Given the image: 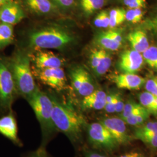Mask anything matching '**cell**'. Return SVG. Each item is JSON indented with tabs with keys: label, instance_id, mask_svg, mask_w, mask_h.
I'll return each instance as SVG.
<instances>
[{
	"label": "cell",
	"instance_id": "836d02e7",
	"mask_svg": "<svg viewBox=\"0 0 157 157\" xmlns=\"http://www.w3.org/2000/svg\"><path fill=\"white\" fill-rule=\"evenodd\" d=\"M82 153L84 157H110L108 154L84 146Z\"/></svg>",
	"mask_w": 157,
	"mask_h": 157
},
{
	"label": "cell",
	"instance_id": "4316f807",
	"mask_svg": "<svg viewBox=\"0 0 157 157\" xmlns=\"http://www.w3.org/2000/svg\"><path fill=\"white\" fill-rule=\"evenodd\" d=\"M143 106L140 103H137L132 100H129L124 104L123 111L120 114H119L118 117L124 120L133 113L139 110Z\"/></svg>",
	"mask_w": 157,
	"mask_h": 157
},
{
	"label": "cell",
	"instance_id": "74e56055",
	"mask_svg": "<svg viewBox=\"0 0 157 157\" xmlns=\"http://www.w3.org/2000/svg\"><path fill=\"white\" fill-rule=\"evenodd\" d=\"M124 104L125 103L124 102L122 96L119 93H118L117 103H116V108H115V113L120 114L121 112H122L124 106Z\"/></svg>",
	"mask_w": 157,
	"mask_h": 157
},
{
	"label": "cell",
	"instance_id": "d590c367",
	"mask_svg": "<svg viewBox=\"0 0 157 157\" xmlns=\"http://www.w3.org/2000/svg\"><path fill=\"white\" fill-rule=\"evenodd\" d=\"M23 157H52L45 147L40 146L39 147L25 154Z\"/></svg>",
	"mask_w": 157,
	"mask_h": 157
},
{
	"label": "cell",
	"instance_id": "9c48e42d",
	"mask_svg": "<svg viewBox=\"0 0 157 157\" xmlns=\"http://www.w3.org/2000/svg\"><path fill=\"white\" fill-rule=\"evenodd\" d=\"M36 76L41 83L57 91L67 88V77L62 67L38 69Z\"/></svg>",
	"mask_w": 157,
	"mask_h": 157
},
{
	"label": "cell",
	"instance_id": "603a6c76",
	"mask_svg": "<svg viewBox=\"0 0 157 157\" xmlns=\"http://www.w3.org/2000/svg\"><path fill=\"white\" fill-rule=\"evenodd\" d=\"M107 3V0H80V6L87 15H90L101 10Z\"/></svg>",
	"mask_w": 157,
	"mask_h": 157
},
{
	"label": "cell",
	"instance_id": "60d3db41",
	"mask_svg": "<svg viewBox=\"0 0 157 157\" xmlns=\"http://www.w3.org/2000/svg\"><path fill=\"white\" fill-rule=\"evenodd\" d=\"M10 1L11 0H0V7L4 6V4H6V3Z\"/></svg>",
	"mask_w": 157,
	"mask_h": 157
},
{
	"label": "cell",
	"instance_id": "9a60e30c",
	"mask_svg": "<svg viewBox=\"0 0 157 157\" xmlns=\"http://www.w3.org/2000/svg\"><path fill=\"white\" fill-rule=\"evenodd\" d=\"M34 61L38 69L61 67L64 64L62 58L46 51H39L34 57Z\"/></svg>",
	"mask_w": 157,
	"mask_h": 157
},
{
	"label": "cell",
	"instance_id": "44dd1931",
	"mask_svg": "<svg viewBox=\"0 0 157 157\" xmlns=\"http://www.w3.org/2000/svg\"><path fill=\"white\" fill-rule=\"evenodd\" d=\"M132 135L134 139L140 136H157V120L147 121L142 125L135 128Z\"/></svg>",
	"mask_w": 157,
	"mask_h": 157
},
{
	"label": "cell",
	"instance_id": "f546056e",
	"mask_svg": "<svg viewBox=\"0 0 157 157\" xmlns=\"http://www.w3.org/2000/svg\"><path fill=\"white\" fill-rule=\"evenodd\" d=\"M117 94L118 93L114 92L107 94L105 105L104 109L108 113H115Z\"/></svg>",
	"mask_w": 157,
	"mask_h": 157
},
{
	"label": "cell",
	"instance_id": "2e32d148",
	"mask_svg": "<svg viewBox=\"0 0 157 157\" xmlns=\"http://www.w3.org/2000/svg\"><path fill=\"white\" fill-rule=\"evenodd\" d=\"M107 95V93L104 90L96 89L90 94L82 98L80 107L84 111H100L104 109Z\"/></svg>",
	"mask_w": 157,
	"mask_h": 157
},
{
	"label": "cell",
	"instance_id": "f1b7e54d",
	"mask_svg": "<svg viewBox=\"0 0 157 157\" xmlns=\"http://www.w3.org/2000/svg\"><path fill=\"white\" fill-rule=\"evenodd\" d=\"M94 25L98 28H108L109 25V12L105 10L100 12L95 17Z\"/></svg>",
	"mask_w": 157,
	"mask_h": 157
},
{
	"label": "cell",
	"instance_id": "7a4b0ae2",
	"mask_svg": "<svg viewBox=\"0 0 157 157\" xmlns=\"http://www.w3.org/2000/svg\"><path fill=\"white\" fill-rule=\"evenodd\" d=\"M37 118L41 132V147H47L59 133L52 119L53 104L50 95L37 88L26 99Z\"/></svg>",
	"mask_w": 157,
	"mask_h": 157
},
{
	"label": "cell",
	"instance_id": "5b68a950",
	"mask_svg": "<svg viewBox=\"0 0 157 157\" xmlns=\"http://www.w3.org/2000/svg\"><path fill=\"white\" fill-rule=\"evenodd\" d=\"M86 138L90 148L108 154L117 151L120 147L109 132L98 121L87 124Z\"/></svg>",
	"mask_w": 157,
	"mask_h": 157
},
{
	"label": "cell",
	"instance_id": "52a82bcc",
	"mask_svg": "<svg viewBox=\"0 0 157 157\" xmlns=\"http://www.w3.org/2000/svg\"><path fill=\"white\" fill-rule=\"evenodd\" d=\"M97 121L104 125L119 146H127L133 140V135L130 134L127 124L119 117L104 116Z\"/></svg>",
	"mask_w": 157,
	"mask_h": 157
},
{
	"label": "cell",
	"instance_id": "277c9868",
	"mask_svg": "<svg viewBox=\"0 0 157 157\" xmlns=\"http://www.w3.org/2000/svg\"><path fill=\"white\" fill-rule=\"evenodd\" d=\"M10 69L17 93L28 99L38 88L31 71L28 56L22 52L17 53L12 59Z\"/></svg>",
	"mask_w": 157,
	"mask_h": 157
},
{
	"label": "cell",
	"instance_id": "4fadbf2b",
	"mask_svg": "<svg viewBox=\"0 0 157 157\" xmlns=\"http://www.w3.org/2000/svg\"><path fill=\"white\" fill-rule=\"evenodd\" d=\"M110 78L118 89L129 90H140L146 81V78L136 73H121L111 76Z\"/></svg>",
	"mask_w": 157,
	"mask_h": 157
},
{
	"label": "cell",
	"instance_id": "7402d4cb",
	"mask_svg": "<svg viewBox=\"0 0 157 157\" xmlns=\"http://www.w3.org/2000/svg\"><path fill=\"white\" fill-rule=\"evenodd\" d=\"M14 39L13 26L4 23H0V49L11 44Z\"/></svg>",
	"mask_w": 157,
	"mask_h": 157
},
{
	"label": "cell",
	"instance_id": "6da1fadb",
	"mask_svg": "<svg viewBox=\"0 0 157 157\" xmlns=\"http://www.w3.org/2000/svg\"><path fill=\"white\" fill-rule=\"evenodd\" d=\"M52 101V119L59 133H62L70 141L76 151L84 148L86 129L88 122L84 116L70 104L60 101L50 95Z\"/></svg>",
	"mask_w": 157,
	"mask_h": 157
},
{
	"label": "cell",
	"instance_id": "8992f818",
	"mask_svg": "<svg viewBox=\"0 0 157 157\" xmlns=\"http://www.w3.org/2000/svg\"><path fill=\"white\" fill-rule=\"evenodd\" d=\"M17 94L11 69L0 59V112L6 114L11 110Z\"/></svg>",
	"mask_w": 157,
	"mask_h": 157
},
{
	"label": "cell",
	"instance_id": "e0dca14e",
	"mask_svg": "<svg viewBox=\"0 0 157 157\" xmlns=\"http://www.w3.org/2000/svg\"><path fill=\"white\" fill-rule=\"evenodd\" d=\"M128 40L132 49L141 54L150 47L147 34L143 30H137L130 33L128 35Z\"/></svg>",
	"mask_w": 157,
	"mask_h": 157
},
{
	"label": "cell",
	"instance_id": "e575fe53",
	"mask_svg": "<svg viewBox=\"0 0 157 157\" xmlns=\"http://www.w3.org/2000/svg\"><path fill=\"white\" fill-rule=\"evenodd\" d=\"M101 48H94L91 51L90 56V66L94 71L95 68L98 66L100 62L101 56Z\"/></svg>",
	"mask_w": 157,
	"mask_h": 157
},
{
	"label": "cell",
	"instance_id": "484cf974",
	"mask_svg": "<svg viewBox=\"0 0 157 157\" xmlns=\"http://www.w3.org/2000/svg\"><path fill=\"white\" fill-rule=\"evenodd\" d=\"M144 62L157 72V46H150L144 52L142 53Z\"/></svg>",
	"mask_w": 157,
	"mask_h": 157
},
{
	"label": "cell",
	"instance_id": "8fae6325",
	"mask_svg": "<svg viewBox=\"0 0 157 157\" xmlns=\"http://www.w3.org/2000/svg\"><path fill=\"white\" fill-rule=\"evenodd\" d=\"M123 38L119 30L115 29L101 32L95 36V43L100 48L106 51H115L122 45Z\"/></svg>",
	"mask_w": 157,
	"mask_h": 157
},
{
	"label": "cell",
	"instance_id": "f35d334b",
	"mask_svg": "<svg viewBox=\"0 0 157 157\" xmlns=\"http://www.w3.org/2000/svg\"><path fill=\"white\" fill-rule=\"evenodd\" d=\"M54 1L58 6L62 8H67L73 6L75 0H51Z\"/></svg>",
	"mask_w": 157,
	"mask_h": 157
},
{
	"label": "cell",
	"instance_id": "7c38bea8",
	"mask_svg": "<svg viewBox=\"0 0 157 157\" xmlns=\"http://www.w3.org/2000/svg\"><path fill=\"white\" fill-rule=\"evenodd\" d=\"M144 62L142 54L134 50H126L120 56L119 67L124 73H135L142 68Z\"/></svg>",
	"mask_w": 157,
	"mask_h": 157
},
{
	"label": "cell",
	"instance_id": "d6a6232c",
	"mask_svg": "<svg viewBox=\"0 0 157 157\" xmlns=\"http://www.w3.org/2000/svg\"><path fill=\"white\" fill-rule=\"evenodd\" d=\"M142 141L152 151L157 150V136H140L136 139Z\"/></svg>",
	"mask_w": 157,
	"mask_h": 157
},
{
	"label": "cell",
	"instance_id": "4dcf8cb0",
	"mask_svg": "<svg viewBox=\"0 0 157 157\" xmlns=\"http://www.w3.org/2000/svg\"><path fill=\"white\" fill-rule=\"evenodd\" d=\"M144 26L157 37V8L144 21Z\"/></svg>",
	"mask_w": 157,
	"mask_h": 157
},
{
	"label": "cell",
	"instance_id": "ba28073f",
	"mask_svg": "<svg viewBox=\"0 0 157 157\" xmlns=\"http://www.w3.org/2000/svg\"><path fill=\"white\" fill-rule=\"evenodd\" d=\"M70 78L73 90L82 98L89 95L96 89L90 74L83 67L73 69L70 73Z\"/></svg>",
	"mask_w": 157,
	"mask_h": 157
},
{
	"label": "cell",
	"instance_id": "8d00e7d4",
	"mask_svg": "<svg viewBox=\"0 0 157 157\" xmlns=\"http://www.w3.org/2000/svg\"><path fill=\"white\" fill-rule=\"evenodd\" d=\"M124 3L129 8H142L146 6V0H124Z\"/></svg>",
	"mask_w": 157,
	"mask_h": 157
},
{
	"label": "cell",
	"instance_id": "ac0fdd59",
	"mask_svg": "<svg viewBox=\"0 0 157 157\" xmlns=\"http://www.w3.org/2000/svg\"><path fill=\"white\" fill-rule=\"evenodd\" d=\"M140 104L157 120V97L147 91H143L139 94Z\"/></svg>",
	"mask_w": 157,
	"mask_h": 157
},
{
	"label": "cell",
	"instance_id": "30bf717a",
	"mask_svg": "<svg viewBox=\"0 0 157 157\" xmlns=\"http://www.w3.org/2000/svg\"><path fill=\"white\" fill-rule=\"evenodd\" d=\"M0 134L4 136L15 146L22 147L23 142L18 136V128L16 117L11 110L0 117Z\"/></svg>",
	"mask_w": 157,
	"mask_h": 157
},
{
	"label": "cell",
	"instance_id": "ffe728a7",
	"mask_svg": "<svg viewBox=\"0 0 157 157\" xmlns=\"http://www.w3.org/2000/svg\"><path fill=\"white\" fill-rule=\"evenodd\" d=\"M150 114L143 107L129 115L124 121L128 125L139 127L149 120Z\"/></svg>",
	"mask_w": 157,
	"mask_h": 157
},
{
	"label": "cell",
	"instance_id": "3957f363",
	"mask_svg": "<svg viewBox=\"0 0 157 157\" xmlns=\"http://www.w3.org/2000/svg\"><path fill=\"white\" fill-rule=\"evenodd\" d=\"M75 41L73 33L61 26H47L32 32L29 35V45L34 48L63 50Z\"/></svg>",
	"mask_w": 157,
	"mask_h": 157
},
{
	"label": "cell",
	"instance_id": "cb8c5ba5",
	"mask_svg": "<svg viewBox=\"0 0 157 157\" xmlns=\"http://www.w3.org/2000/svg\"><path fill=\"white\" fill-rule=\"evenodd\" d=\"M112 64V57L108 51L102 49L101 56L98 66L94 71L98 76H102L107 73Z\"/></svg>",
	"mask_w": 157,
	"mask_h": 157
},
{
	"label": "cell",
	"instance_id": "1f68e13d",
	"mask_svg": "<svg viewBox=\"0 0 157 157\" xmlns=\"http://www.w3.org/2000/svg\"><path fill=\"white\" fill-rule=\"evenodd\" d=\"M144 87L146 91L157 97V76H152L146 79Z\"/></svg>",
	"mask_w": 157,
	"mask_h": 157
},
{
	"label": "cell",
	"instance_id": "ab89813d",
	"mask_svg": "<svg viewBox=\"0 0 157 157\" xmlns=\"http://www.w3.org/2000/svg\"><path fill=\"white\" fill-rule=\"evenodd\" d=\"M118 157H146L141 152L139 151H132L128 152L119 155Z\"/></svg>",
	"mask_w": 157,
	"mask_h": 157
},
{
	"label": "cell",
	"instance_id": "d6986e66",
	"mask_svg": "<svg viewBox=\"0 0 157 157\" xmlns=\"http://www.w3.org/2000/svg\"><path fill=\"white\" fill-rule=\"evenodd\" d=\"M29 8L39 14H47L55 8L51 0H26Z\"/></svg>",
	"mask_w": 157,
	"mask_h": 157
},
{
	"label": "cell",
	"instance_id": "d4e9b609",
	"mask_svg": "<svg viewBox=\"0 0 157 157\" xmlns=\"http://www.w3.org/2000/svg\"><path fill=\"white\" fill-rule=\"evenodd\" d=\"M109 28L115 29L126 21V11L123 8H113L109 12Z\"/></svg>",
	"mask_w": 157,
	"mask_h": 157
},
{
	"label": "cell",
	"instance_id": "5bb4252c",
	"mask_svg": "<svg viewBox=\"0 0 157 157\" xmlns=\"http://www.w3.org/2000/svg\"><path fill=\"white\" fill-rule=\"evenodd\" d=\"M22 8L15 2L10 1L0 7V22L11 25H17L25 17Z\"/></svg>",
	"mask_w": 157,
	"mask_h": 157
},
{
	"label": "cell",
	"instance_id": "83f0119b",
	"mask_svg": "<svg viewBox=\"0 0 157 157\" xmlns=\"http://www.w3.org/2000/svg\"><path fill=\"white\" fill-rule=\"evenodd\" d=\"M143 17V12L141 8H129L126 11V21L132 23H138Z\"/></svg>",
	"mask_w": 157,
	"mask_h": 157
}]
</instances>
